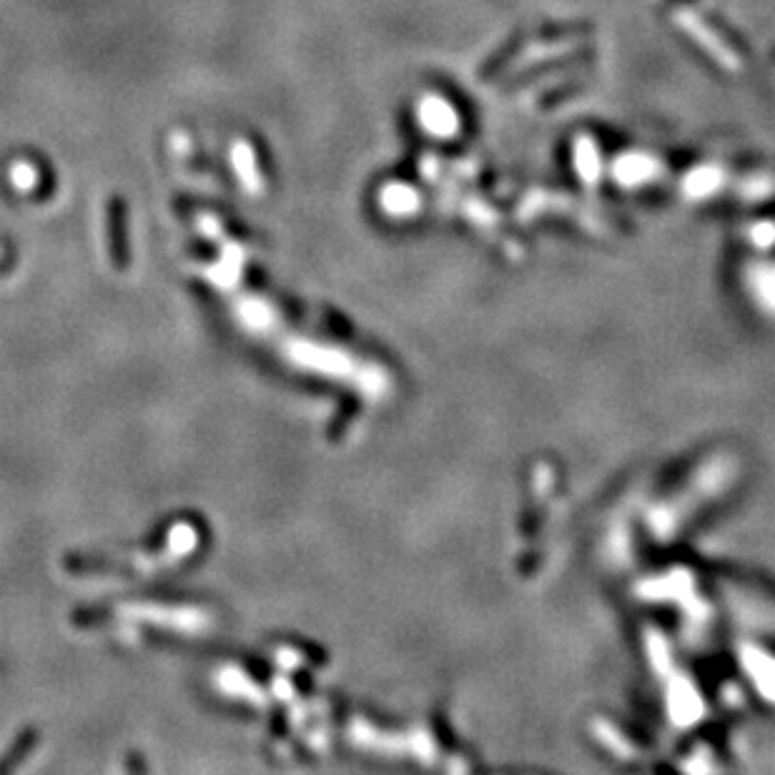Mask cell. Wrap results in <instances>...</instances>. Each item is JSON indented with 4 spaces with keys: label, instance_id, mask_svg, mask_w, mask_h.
<instances>
[{
    "label": "cell",
    "instance_id": "1",
    "mask_svg": "<svg viewBox=\"0 0 775 775\" xmlns=\"http://www.w3.org/2000/svg\"><path fill=\"white\" fill-rule=\"evenodd\" d=\"M422 123L424 128L434 131L432 136H449V131L454 128L452 108H449L444 101H439V98L437 101L429 98V101L422 103Z\"/></svg>",
    "mask_w": 775,
    "mask_h": 775
}]
</instances>
